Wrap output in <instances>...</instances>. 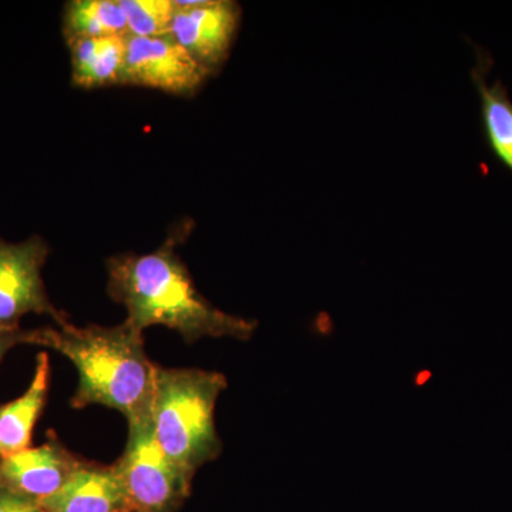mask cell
Segmentation results:
<instances>
[{
  "instance_id": "obj_1",
  "label": "cell",
  "mask_w": 512,
  "mask_h": 512,
  "mask_svg": "<svg viewBox=\"0 0 512 512\" xmlns=\"http://www.w3.org/2000/svg\"><path fill=\"white\" fill-rule=\"evenodd\" d=\"M107 272L111 299L126 308L127 322L141 332L165 326L192 343L201 338L248 340L258 326L221 311L201 295L175 252L174 237L151 254L111 256Z\"/></svg>"
},
{
  "instance_id": "obj_2",
  "label": "cell",
  "mask_w": 512,
  "mask_h": 512,
  "mask_svg": "<svg viewBox=\"0 0 512 512\" xmlns=\"http://www.w3.org/2000/svg\"><path fill=\"white\" fill-rule=\"evenodd\" d=\"M37 346L55 349L76 366L74 409L92 404L117 410L128 424L151 419L157 365L144 350L143 332L124 320L117 326L72 323L37 329Z\"/></svg>"
},
{
  "instance_id": "obj_3",
  "label": "cell",
  "mask_w": 512,
  "mask_h": 512,
  "mask_svg": "<svg viewBox=\"0 0 512 512\" xmlns=\"http://www.w3.org/2000/svg\"><path fill=\"white\" fill-rule=\"evenodd\" d=\"M228 387L218 372L157 366L151 424L165 456L194 478L198 468L220 456L215 426L218 397Z\"/></svg>"
},
{
  "instance_id": "obj_4",
  "label": "cell",
  "mask_w": 512,
  "mask_h": 512,
  "mask_svg": "<svg viewBox=\"0 0 512 512\" xmlns=\"http://www.w3.org/2000/svg\"><path fill=\"white\" fill-rule=\"evenodd\" d=\"M130 512H175L190 497L192 480L165 456L151 419L128 424L123 456L116 461Z\"/></svg>"
},
{
  "instance_id": "obj_5",
  "label": "cell",
  "mask_w": 512,
  "mask_h": 512,
  "mask_svg": "<svg viewBox=\"0 0 512 512\" xmlns=\"http://www.w3.org/2000/svg\"><path fill=\"white\" fill-rule=\"evenodd\" d=\"M49 245L39 235L12 244L0 237V328H20V319L29 313L50 316L57 326L69 323L46 292L42 269Z\"/></svg>"
},
{
  "instance_id": "obj_6",
  "label": "cell",
  "mask_w": 512,
  "mask_h": 512,
  "mask_svg": "<svg viewBox=\"0 0 512 512\" xmlns=\"http://www.w3.org/2000/svg\"><path fill=\"white\" fill-rule=\"evenodd\" d=\"M210 70L201 66L173 36L126 37L121 86H141L177 96H192Z\"/></svg>"
},
{
  "instance_id": "obj_7",
  "label": "cell",
  "mask_w": 512,
  "mask_h": 512,
  "mask_svg": "<svg viewBox=\"0 0 512 512\" xmlns=\"http://www.w3.org/2000/svg\"><path fill=\"white\" fill-rule=\"evenodd\" d=\"M170 35L201 66L215 74L227 62L241 22V6L232 0H174Z\"/></svg>"
},
{
  "instance_id": "obj_8",
  "label": "cell",
  "mask_w": 512,
  "mask_h": 512,
  "mask_svg": "<svg viewBox=\"0 0 512 512\" xmlns=\"http://www.w3.org/2000/svg\"><path fill=\"white\" fill-rule=\"evenodd\" d=\"M82 463L49 431L42 446L0 458V485L42 503L56 494Z\"/></svg>"
},
{
  "instance_id": "obj_9",
  "label": "cell",
  "mask_w": 512,
  "mask_h": 512,
  "mask_svg": "<svg viewBox=\"0 0 512 512\" xmlns=\"http://www.w3.org/2000/svg\"><path fill=\"white\" fill-rule=\"evenodd\" d=\"M47 512H130L126 490L116 466L86 463L70 480L42 501Z\"/></svg>"
},
{
  "instance_id": "obj_10",
  "label": "cell",
  "mask_w": 512,
  "mask_h": 512,
  "mask_svg": "<svg viewBox=\"0 0 512 512\" xmlns=\"http://www.w3.org/2000/svg\"><path fill=\"white\" fill-rule=\"evenodd\" d=\"M493 57L488 50L476 46V63L471 80L480 100L481 127L485 143L498 163L512 174V100L503 80L488 82Z\"/></svg>"
},
{
  "instance_id": "obj_11",
  "label": "cell",
  "mask_w": 512,
  "mask_h": 512,
  "mask_svg": "<svg viewBox=\"0 0 512 512\" xmlns=\"http://www.w3.org/2000/svg\"><path fill=\"white\" fill-rule=\"evenodd\" d=\"M49 380V355L40 352L28 390L19 399L0 406V458L30 447L36 421L45 409Z\"/></svg>"
},
{
  "instance_id": "obj_12",
  "label": "cell",
  "mask_w": 512,
  "mask_h": 512,
  "mask_svg": "<svg viewBox=\"0 0 512 512\" xmlns=\"http://www.w3.org/2000/svg\"><path fill=\"white\" fill-rule=\"evenodd\" d=\"M126 37H99L67 43L72 56V82L76 87L120 84L126 56Z\"/></svg>"
},
{
  "instance_id": "obj_13",
  "label": "cell",
  "mask_w": 512,
  "mask_h": 512,
  "mask_svg": "<svg viewBox=\"0 0 512 512\" xmlns=\"http://www.w3.org/2000/svg\"><path fill=\"white\" fill-rule=\"evenodd\" d=\"M66 43L99 37L127 36V19L120 0H72L63 13Z\"/></svg>"
},
{
  "instance_id": "obj_14",
  "label": "cell",
  "mask_w": 512,
  "mask_h": 512,
  "mask_svg": "<svg viewBox=\"0 0 512 512\" xmlns=\"http://www.w3.org/2000/svg\"><path fill=\"white\" fill-rule=\"evenodd\" d=\"M127 19V36L168 35L175 13L174 0H120Z\"/></svg>"
},
{
  "instance_id": "obj_15",
  "label": "cell",
  "mask_w": 512,
  "mask_h": 512,
  "mask_svg": "<svg viewBox=\"0 0 512 512\" xmlns=\"http://www.w3.org/2000/svg\"><path fill=\"white\" fill-rule=\"evenodd\" d=\"M0 512H47L42 503L0 485Z\"/></svg>"
},
{
  "instance_id": "obj_16",
  "label": "cell",
  "mask_w": 512,
  "mask_h": 512,
  "mask_svg": "<svg viewBox=\"0 0 512 512\" xmlns=\"http://www.w3.org/2000/svg\"><path fill=\"white\" fill-rule=\"evenodd\" d=\"M37 329L0 328V362L10 349L18 345H36Z\"/></svg>"
}]
</instances>
